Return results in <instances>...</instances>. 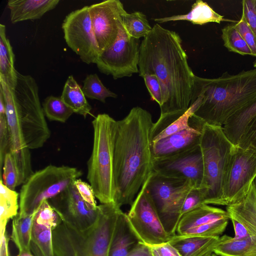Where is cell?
Wrapping results in <instances>:
<instances>
[{"label":"cell","mask_w":256,"mask_h":256,"mask_svg":"<svg viewBox=\"0 0 256 256\" xmlns=\"http://www.w3.org/2000/svg\"><path fill=\"white\" fill-rule=\"evenodd\" d=\"M176 32L156 24L140 44L139 75H156L160 84V114L184 113L190 105L196 75Z\"/></svg>","instance_id":"cell-1"},{"label":"cell","mask_w":256,"mask_h":256,"mask_svg":"<svg viewBox=\"0 0 256 256\" xmlns=\"http://www.w3.org/2000/svg\"><path fill=\"white\" fill-rule=\"evenodd\" d=\"M150 113L132 108L116 120L114 143V168L116 188L115 204L132 205L140 188L154 172Z\"/></svg>","instance_id":"cell-2"},{"label":"cell","mask_w":256,"mask_h":256,"mask_svg":"<svg viewBox=\"0 0 256 256\" xmlns=\"http://www.w3.org/2000/svg\"><path fill=\"white\" fill-rule=\"evenodd\" d=\"M203 94L193 116L204 124L223 126L256 98V68L236 74L225 72L214 78L196 76Z\"/></svg>","instance_id":"cell-3"},{"label":"cell","mask_w":256,"mask_h":256,"mask_svg":"<svg viewBox=\"0 0 256 256\" xmlns=\"http://www.w3.org/2000/svg\"><path fill=\"white\" fill-rule=\"evenodd\" d=\"M94 224L77 230L62 222L52 231L54 256H108L112 236L120 208L115 203L98 206Z\"/></svg>","instance_id":"cell-4"},{"label":"cell","mask_w":256,"mask_h":256,"mask_svg":"<svg viewBox=\"0 0 256 256\" xmlns=\"http://www.w3.org/2000/svg\"><path fill=\"white\" fill-rule=\"evenodd\" d=\"M92 152L88 161L87 179L100 204L115 202L116 188L114 168V143L116 120L106 114L92 122Z\"/></svg>","instance_id":"cell-5"},{"label":"cell","mask_w":256,"mask_h":256,"mask_svg":"<svg viewBox=\"0 0 256 256\" xmlns=\"http://www.w3.org/2000/svg\"><path fill=\"white\" fill-rule=\"evenodd\" d=\"M200 142L204 166L200 189L205 204L222 206V190L234 144L222 126L204 124Z\"/></svg>","instance_id":"cell-6"},{"label":"cell","mask_w":256,"mask_h":256,"mask_svg":"<svg viewBox=\"0 0 256 256\" xmlns=\"http://www.w3.org/2000/svg\"><path fill=\"white\" fill-rule=\"evenodd\" d=\"M12 90L28 148H42L51 133L40 104L36 80L31 76L17 71L16 82Z\"/></svg>","instance_id":"cell-7"},{"label":"cell","mask_w":256,"mask_h":256,"mask_svg":"<svg viewBox=\"0 0 256 256\" xmlns=\"http://www.w3.org/2000/svg\"><path fill=\"white\" fill-rule=\"evenodd\" d=\"M82 174L76 168L54 165L34 172L21 187L18 215L32 214L44 201L58 195Z\"/></svg>","instance_id":"cell-8"},{"label":"cell","mask_w":256,"mask_h":256,"mask_svg":"<svg viewBox=\"0 0 256 256\" xmlns=\"http://www.w3.org/2000/svg\"><path fill=\"white\" fill-rule=\"evenodd\" d=\"M226 211L230 218L244 225L248 236L236 240L224 234L220 237L213 252L218 256H256V193L253 182L245 194L226 206Z\"/></svg>","instance_id":"cell-9"},{"label":"cell","mask_w":256,"mask_h":256,"mask_svg":"<svg viewBox=\"0 0 256 256\" xmlns=\"http://www.w3.org/2000/svg\"><path fill=\"white\" fill-rule=\"evenodd\" d=\"M188 182L154 172L146 181L147 190L162 224L166 231L172 236L176 234L182 217V198Z\"/></svg>","instance_id":"cell-10"},{"label":"cell","mask_w":256,"mask_h":256,"mask_svg":"<svg viewBox=\"0 0 256 256\" xmlns=\"http://www.w3.org/2000/svg\"><path fill=\"white\" fill-rule=\"evenodd\" d=\"M146 181L126 214L128 222L140 242L147 245L170 242L176 234L172 236L165 230L147 190Z\"/></svg>","instance_id":"cell-11"},{"label":"cell","mask_w":256,"mask_h":256,"mask_svg":"<svg viewBox=\"0 0 256 256\" xmlns=\"http://www.w3.org/2000/svg\"><path fill=\"white\" fill-rule=\"evenodd\" d=\"M139 40L130 36L122 24L117 38L108 48L102 52L96 63L98 70L113 78L130 77L139 72Z\"/></svg>","instance_id":"cell-12"},{"label":"cell","mask_w":256,"mask_h":256,"mask_svg":"<svg viewBox=\"0 0 256 256\" xmlns=\"http://www.w3.org/2000/svg\"><path fill=\"white\" fill-rule=\"evenodd\" d=\"M256 176V150L234 145L226 174L222 206H227L242 198Z\"/></svg>","instance_id":"cell-13"},{"label":"cell","mask_w":256,"mask_h":256,"mask_svg":"<svg viewBox=\"0 0 256 256\" xmlns=\"http://www.w3.org/2000/svg\"><path fill=\"white\" fill-rule=\"evenodd\" d=\"M62 30L67 45L86 64H96L100 51L93 30L89 6L68 14L63 20Z\"/></svg>","instance_id":"cell-14"},{"label":"cell","mask_w":256,"mask_h":256,"mask_svg":"<svg viewBox=\"0 0 256 256\" xmlns=\"http://www.w3.org/2000/svg\"><path fill=\"white\" fill-rule=\"evenodd\" d=\"M0 86L6 102L10 138V152L13 156L19 172L20 185L22 184L34 172L30 153L24 140L12 88L2 80H0Z\"/></svg>","instance_id":"cell-15"},{"label":"cell","mask_w":256,"mask_h":256,"mask_svg":"<svg viewBox=\"0 0 256 256\" xmlns=\"http://www.w3.org/2000/svg\"><path fill=\"white\" fill-rule=\"evenodd\" d=\"M48 201L62 222L72 228L86 229L92 226L97 219L98 206L95 208L85 202L74 182Z\"/></svg>","instance_id":"cell-16"},{"label":"cell","mask_w":256,"mask_h":256,"mask_svg":"<svg viewBox=\"0 0 256 256\" xmlns=\"http://www.w3.org/2000/svg\"><path fill=\"white\" fill-rule=\"evenodd\" d=\"M154 172L188 182L200 188L204 166L200 145L170 157L154 160Z\"/></svg>","instance_id":"cell-17"},{"label":"cell","mask_w":256,"mask_h":256,"mask_svg":"<svg viewBox=\"0 0 256 256\" xmlns=\"http://www.w3.org/2000/svg\"><path fill=\"white\" fill-rule=\"evenodd\" d=\"M89 11L100 54L116 41L122 15L126 12L118 0H106L91 4Z\"/></svg>","instance_id":"cell-18"},{"label":"cell","mask_w":256,"mask_h":256,"mask_svg":"<svg viewBox=\"0 0 256 256\" xmlns=\"http://www.w3.org/2000/svg\"><path fill=\"white\" fill-rule=\"evenodd\" d=\"M204 124L194 120L190 128L152 144L154 160L170 157L199 146Z\"/></svg>","instance_id":"cell-19"},{"label":"cell","mask_w":256,"mask_h":256,"mask_svg":"<svg viewBox=\"0 0 256 256\" xmlns=\"http://www.w3.org/2000/svg\"><path fill=\"white\" fill-rule=\"evenodd\" d=\"M194 96L196 99L191 102L185 112L160 114L159 118L154 124L152 144L190 127V119L200 106L203 98L202 88L198 82L195 84Z\"/></svg>","instance_id":"cell-20"},{"label":"cell","mask_w":256,"mask_h":256,"mask_svg":"<svg viewBox=\"0 0 256 256\" xmlns=\"http://www.w3.org/2000/svg\"><path fill=\"white\" fill-rule=\"evenodd\" d=\"M59 2V0H9L7 6L10 12V21L14 24L38 20L54 9Z\"/></svg>","instance_id":"cell-21"},{"label":"cell","mask_w":256,"mask_h":256,"mask_svg":"<svg viewBox=\"0 0 256 256\" xmlns=\"http://www.w3.org/2000/svg\"><path fill=\"white\" fill-rule=\"evenodd\" d=\"M139 242L130 227L126 214L121 210L112 236L108 256H126Z\"/></svg>","instance_id":"cell-22"},{"label":"cell","mask_w":256,"mask_h":256,"mask_svg":"<svg viewBox=\"0 0 256 256\" xmlns=\"http://www.w3.org/2000/svg\"><path fill=\"white\" fill-rule=\"evenodd\" d=\"M223 219H230L226 210L202 204L182 216L176 228L177 234L182 235L190 228Z\"/></svg>","instance_id":"cell-23"},{"label":"cell","mask_w":256,"mask_h":256,"mask_svg":"<svg viewBox=\"0 0 256 256\" xmlns=\"http://www.w3.org/2000/svg\"><path fill=\"white\" fill-rule=\"evenodd\" d=\"M220 236H200L176 234L170 242L182 256H205L213 252Z\"/></svg>","instance_id":"cell-24"},{"label":"cell","mask_w":256,"mask_h":256,"mask_svg":"<svg viewBox=\"0 0 256 256\" xmlns=\"http://www.w3.org/2000/svg\"><path fill=\"white\" fill-rule=\"evenodd\" d=\"M154 20L159 23L186 20L194 24L202 25L210 22L220 24L226 20L222 16L216 12L206 2L198 0L192 5L190 11L187 14L156 18Z\"/></svg>","instance_id":"cell-25"},{"label":"cell","mask_w":256,"mask_h":256,"mask_svg":"<svg viewBox=\"0 0 256 256\" xmlns=\"http://www.w3.org/2000/svg\"><path fill=\"white\" fill-rule=\"evenodd\" d=\"M60 98L74 113L82 115L85 118L91 114L92 106L73 76L68 77Z\"/></svg>","instance_id":"cell-26"},{"label":"cell","mask_w":256,"mask_h":256,"mask_svg":"<svg viewBox=\"0 0 256 256\" xmlns=\"http://www.w3.org/2000/svg\"><path fill=\"white\" fill-rule=\"evenodd\" d=\"M14 55L12 48L6 38V26L0 24V79L11 88L14 86L16 72L14 66Z\"/></svg>","instance_id":"cell-27"},{"label":"cell","mask_w":256,"mask_h":256,"mask_svg":"<svg viewBox=\"0 0 256 256\" xmlns=\"http://www.w3.org/2000/svg\"><path fill=\"white\" fill-rule=\"evenodd\" d=\"M256 116V98L230 118L222 126L225 134L234 144H238L246 126Z\"/></svg>","instance_id":"cell-28"},{"label":"cell","mask_w":256,"mask_h":256,"mask_svg":"<svg viewBox=\"0 0 256 256\" xmlns=\"http://www.w3.org/2000/svg\"><path fill=\"white\" fill-rule=\"evenodd\" d=\"M36 211L32 214L13 218L11 240L18 251L31 250L32 234Z\"/></svg>","instance_id":"cell-29"},{"label":"cell","mask_w":256,"mask_h":256,"mask_svg":"<svg viewBox=\"0 0 256 256\" xmlns=\"http://www.w3.org/2000/svg\"><path fill=\"white\" fill-rule=\"evenodd\" d=\"M19 194L6 186L2 179L0 180V237L6 232V226L9 219L14 218L18 214L19 208L18 198Z\"/></svg>","instance_id":"cell-30"},{"label":"cell","mask_w":256,"mask_h":256,"mask_svg":"<svg viewBox=\"0 0 256 256\" xmlns=\"http://www.w3.org/2000/svg\"><path fill=\"white\" fill-rule=\"evenodd\" d=\"M122 24L127 34L136 39L144 38L152 30L146 16L138 11L122 15Z\"/></svg>","instance_id":"cell-31"},{"label":"cell","mask_w":256,"mask_h":256,"mask_svg":"<svg viewBox=\"0 0 256 256\" xmlns=\"http://www.w3.org/2000/svg\"><path fill=\"white\" fill-rule=\"evenodd\" d=\"M45 116L50 121L66 122L74 113L60 97L47 96L42 104Z\"/></svg>","instance_id":"cell-32"},{"label":"cell","mask_w":256,"mask_h":256,"mask_svg":"<svg viewBox=\"0 0 256 256\" xmlns=\"http://www.w3.org/2000/svg\"><path fill=\"white\" fill-rule=\"evenodd\" d=\"M82 90L86 97L104 103L108 98H116L118 96L104 86L96 74H90L83 80Z\"/></svg>","instance_id":"cell-33"},{"label":"cell","mask_w":256,"mask_h":256,"mask_svg":"<svg viewBox=\"0 0 256 256\" xmlns=\"http://www.w3.org/2000/svg\"><path fill=\"white\" fill-rule=\"evenodd\" d=\"M222 33L224 45L230 52L242 56H252L248 46L234 25H227L224 26L222 29Z\"/></svg>","instance_id":"cell-34"},{"label":"cell","mask_w":256,"mask_h":256,"mask_svg":"<svg viewBox=\"0 0 256 256\" xmlns=\"http://www.w3.org/2000/svg\"><path fill=\"white\" fill-rule=\"evenodd\" d=\"M52 231L51 229L34 222L32 242L39 248L44 256H54Z\"/></svg>","instance_id":"cell-35"},{"label":"cell","mask_w":256,"mask_h":256,"mask_svg":"<svg viewBox=\"0 0 256 256\" xmlns=\"http://www.w3.org/2000/svg\"><path fill=\"white\" fill-rule=\"evenodd\" d=\"M62 220L52 208L48 200L44 201L36 210L34 223L52 230L56 228Z\"/></svg>","instance_id":"cell-36"},{"label":"cell","mask_w":256,"mask_h":256,"mask_svg":"<svg viewBox=\"0 0 256 256\" xmlns=\"http://www.w3.org/2000/svg\"><path fill=\"white\" fill-rule=\"evenodd\" d=\"M230 219H223L186 230L182 236H220L226 230Z\"/></svg>","instance_id":"cell-37"},{"label":"cell","mask_w":256,"mask_h":256,"mask_svg":"<svg viewBox=\"0 0 256 256\" xmlns=\"http://www.w3.org/2000/svg\"><path fill=\"white\" fill-rule=\"evenodd\" d=\"M3 174L0 179L8 188L15 190L20 185L19 172L13 156L10 152H8L4 158L2 166Z\"/></svg>","instance_id":"cell-38"},{"label":"cell","mask_w":256,"mask_h":256,"mask_svg":"<svg viewBox=\"0 0 256 256\" xmlns=\"http://www.w3.org/2000/svg\"><path fill=\"white\" fill-rule=\"evenodd\" d=\"M204 204H206L205 200L201 189L190 187L183 198L181 209L182 216Z\"/></svg>","instance_id":"cell-39"},{"label":"cell","mask_w":256,"mask_h":256,"mask_svg":"<svg viewBox=\"0 0 256 256\" xmlns=\"http://www.w3.org/2000/svg\"><path fill=\"white\" fill-rule=\"evenodd\" d=\"M234 25L248 46L252 56L256 57V36L242 14Z\"/></svg>","instance_id":"cell-40"},{"label":"cell","mask_w":256,"mask_h":256,"mask_svg":"<svg viewBox=\"0 0 256 256\" xmlns=\"http://www.w3.org/2000/svg\"><path fill=\"white\" fill-rule=\"evenodd\" d=\"M10 138L6 115L0 114V166H3L6 154L10 152Z\"/></svg>","instance_id":"cell-41"},{"label":"cell","mask_w":256,"mask_h":256,"mask_svg":"<svg viewBox=\"0 0 256 256\" xmlns=\"http://www.w3.org/2000/svg\"><path fill=\"white\" fill-rule=\"evenodd\" d=\"M238 145L242 148H251L256 150V116L246 126Z\"/></svg>","instance_id":"cell-42"},{"label":"cell","mask_w":256,"mask_h":256,"mask_svg":"<svg viewBox=\"0 0 256 256\" xmlns=\"http://www.w3.org/2000/svg\"><path fill=\"white\" fill-rule=\"evenodd\" d=\"M142 78L152 100L156 101L160 106L162 104V92L158 78L153 74H146Z\"/></svg>","instance_id":"cell-43"},{"label":"cell","mask_w":256,"mask_h":256,"mask_svg":"<svg viewBox=\"0 0 256 256\" xmlns=\"http://www.w3.org/2000/svg\"><path fill=\"white\" fill-rule=\"evenodd\" d=\"M74 184L85 202L94 208L98 207L94 190L90 184L78 178L74 182Z\"/></svg>","instance_id":"cell-44"},{"label":"cell","mask_w":256,"mask_h":256,"mask_svg":"<svg viewBox=\"0 0 256 256\" xmlns=\"http://www.w3.org/2000/svg\"><path fill=\"white\" fill-rule=\"evenodd\" d=\"M242 14L256 36V0H243Z\"/></svg>","instance_id":"cell-45"},{"label":"cell","mask_w":256,"mask_h":256,"mask_svg":"<svg viewBox=\"0 0 256 256\" xmlns=\"http://www.w3.org/2000/svg\"><path fill=\"white\" fill-rule=\"evenodd\" d=\"M148 246L152 256H182L178 250L170 242Z\"/></svg>","instance_id":"cell-46"},{"label":"cell","mask_w":256,"mask_h":256,"mask_svg":"<svg viewBox=\"0 0 256 256\" xmlns=\"http://www.w3.org/2000/svg\"><path fill=\"white\" fill-rule=\"evenodd\" d=\"M231 220L234 232V239L240 240L246 239L248 236V232L246 228L240 222L234 218H230Z\"/></svg>","instance_id":"cell-47"},{"label":"cell","mask_w":256,"mask_h":256,"mask_svg":"<svg viewBox=\"0 0 256 256\" xmlns=\"http://www.w3.org/2000/svg\"><path fill=\"white\" fill-rule=\"evenodd\" d=\"M126 256H152L149 246L139 242Z\"/></svg>","instance_id":"cell-48"},{"label":"cell","mask_w":256,"mask_h":256,"mask_svg":"<svg viewBox=\"0 0 256 256\" xmlns=\"http://www.w3.org/2000/svg\"><path fill=\"white\" fill-rule=\"evenodd\" d=\"M0 256H10L8 250V238L6 233L0 237Z\"/></svg>","instance_id":"cell-49"},{"label":"cell","mask_w":256,"mask_h":256,"mask_svg":"<svg viewBox=\"0 0 256 256\" xmlns=\"http://www.w3.org/2000/svg\"><path fill=\"white\" fill-rule=\"evenodd\" d=\"M0 114L6 115V102L3 90L0 86Z\"/></svg>","instance_id":"cell-50"},{"label":"cell","mask_w":256,"mask_h":256,"mask_svg":"<svg viewBox=\"0 0 256 256\" xmlns=\"http://www.w3.org/2000/svg\"><path fill=\"white\" fill-rule=\"evenodd\" d=\"M16 256H35L31 250H24L20 251Z\"/></svg>","instance_id":"cell-51"},{"label":"cell","mask_w":256,"mask_h":256,"mask_svg":"<svg viewBox=\"0 0 256 256\" xmlns=\"http://www.w3.org/2000/svg\"><path fill=\"white\" fill-rule=\"evenodd\" d=\"M205 256H218L213 252L210 253Z\"/></svg>","instance_id":"cell-52"},{"label":"cell","mask_w":256,"mask_h":256,"mask_svg":"<svg viewBox=\"0 0 256 256\" xmlns=\"http://www.w3.org/2000/svg\"><path fill=\"white\" fill-rule=\"evenodd\" d=\"M253 183H254V188H255V191H256V176L255 177L254 181H253Z\"/></svg>","instance_id":"cell-53"},{"label":"cell","mask_w":256,"mask_h":256,"mask_svg":"<svg viewBox=\"0 0 256 256\" xmlns=\"http://www.w3.org/2000/svg\"><path fill=\"white\" fill-rule=\"evenodd\" d=\"M253 66H254V67L255 68H256V60H254V62L253 63Z\"/></svg>","instance_id":"cell-54"}]
</instances>
